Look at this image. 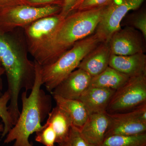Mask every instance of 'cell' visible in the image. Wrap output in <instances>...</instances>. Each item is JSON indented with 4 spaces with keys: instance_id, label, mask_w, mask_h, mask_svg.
<instances>
[{
    "instance_id": "1",
    "label": "cell",
    "mask_w": 146,
    "mask_h": 146,
    "mask_svg": "<svg viewBox=\"0 0 146 146\" xmlns=\"http://www.w3.org/2000/svg\"><path fill=\"white\" fill-rule=\"evenodd\" d=\"M23 29L0 33V62L5 71L10 99L8 107L13 114L20 111L18 99L21 91L31 90L35 78V61L30 60Z\"/></svg>"
},
{
    "instance_id": "2",
    "label": "cell",
    "mask_w": 146,
    "mask_h": 146,
    "mask_svg": "<svg viewBox=\"0 0 146 146\" xmlns=\"http://www.w3.org/2000/svg\"><path fill=\"white\" fill-rule=\"evenodd\" d=\"M108 5L70 13L60 23L48 44L34 60L41 66L53 63L76 42L94 34Z\"/></svg>"
},
{
    "instance_id": "3",
    "label": "cell",
    "mask_w": 146,
    "mask_h": 146,
    "mask_svg": "<svg viewBox=\"0 0 146 146\" xmlns=\"http://www.w3.org/2000/svg\"><path fill=\"white\" fill-rule=\"evenodd\" d=\"M35 78L34 85L28 96L27 91L21 95L22 109L17 121L9 130L4 143L14 141L12 146H33L29 141L31 134L42 128V123L52 110V99L42 89L41 65L34 60Z\"/></svg>"
},
{
    "instance_id": "4",
    "label": "cell",
    "mask_w": 146,
    "mask_h": 146,
    "mask_svg": "<svg viewBox=\"0 0 146 146\" xmlns=\"http://www.w3.org/2000/svg\"><path fill=\"white\" fill-rule=\"evenodd\" d=\"M95 33L76 42L53 63L41 66L42 82L50 93L77 68L84 58L101 43Z\"/></svg>"
},
{
    "instance_id": "5",
    "label": "cell",
    "mask_w": 146,
    "mask_h": 146,
    "mask_svg": "<svg viewBox=\"0 0 146 146\" xmlns=\"http://www.w3.org/2000/svg\"><path fill=\"white\" fill-rule=\"evenodd\" d=\"M61 9L59 5L35 7L21 3L11 6L0 12V33L24 28L40 18L58 14Z\"/></svg>"
},
{
    "instance_id": "6",
    "label": "cell",
    "mask_w": 146,
    "mask_h": 146,
    "mask_svg": "<svg viewBox=\"0 0 146 146\" xmlns=\"http://www.w3.org/2000/svg\"><path fill=\"white\" fill-rule=\"evenodd\" d=\"M146 104V75L131 77L115 91L106 112L109 114L130 111Z\"/></svg>"
},
{
    "instance_id": "7",
    "label": "cell",
    "mask_w": 146,
    "mask_h": 146,
    "mask_svg": "<svg viewBox=\"0 0 146 146\" xmlns=\"http://www.w3.org/2000/svg\"><path fill=\"white\" fill-rule=\"evenodd\" d=\"M145 0H113L108 5L94 33L101 42H108L121 28L122 21L129 11L139 8Z\"/></svg>"
},
{
    "instance_id": "8",
    "label": "cell",
    "mask_w": 146,
    "mask_h": 146,
    "mask_svg": "<svg viewBox=\"0 0 146 146\" xmlns=\"http://www.w3.org/2000/svg\"><path fill=\"white\" fill-rule=\"evenodd\" d=\"M64 18L59 13L46 16L23 28L29 53L34 59L46 46Z\"/></svg>"
},
{
    "instance_id": "9",
    "label": "cell",
    "mask_w": 146,
    "mask_h": 146,
    "mask_svg": "<svg viewBox=\"0 0 146 146\" xmlns=\"http://www.w3.org/2000/svg\"><path fill=\"white\" fill-rule=\"evenodd\" d=\"M108 115L109 125L105 138L112 135L131 136L146 133V104L128 112Z\"/></svg>"
},
{
    "instance_id": "10",
    "label": "cell",
    "mask_w": 146,
    "mask_h": 146,
    "mask_svg": "<svg viewBox=\"0 0 146 146\" xmlns=\"http://www.w3.org/2000/svg\"><path fill=\"white\" fill-rule=\"evenodd\" d=\"M143 36L131 27L120 29L108 41L111 54L127 56L145 53Z\"/></svg>"
},
{
    "instance_id": "11",
    "label": "cell",
    "mask_w": 146,
    "mask_h": 146,
    "mask_svg": "<svg viewBox=\"0 0 146 146\" xmlns=\"http://www.w3.org/2000/svg\"><path fill=\"white\" fill-rule=\"evenodd\" d=\"M92 77L77 68L57 85L51 94L65 99L78 100L90 85Z\"/></svg>"
},
{
    "instance_id": "12",
    "label": "cell",
    "mask_w": 146,
    "mask_h": 146,
    "mask_svg": "<svg viewBox=\"0 0 146 146\" xmlns=\"http://www.w3.org/2000/svg\"><path fill=\"white\" fill-rule=\"evenodd\" d=\"M111 54L108 42H101L84 58L77 68L85 71L91 77L96 76L109 66Z\"/></svg>"
},
{
    "instance_id": "13",
    "label": "cell",
    "mask_w": 146,
    "mask_h": 146,
    "mask_svg": "<svg viewBox=\"0 0 146 146\" xmlns=\"http://www.w3.org/2000/svg\"><path fill=\"white\" fill-rule=\"evenodd\" d=\"M109 125L107 112L94 113L89 115L86 121L79 130L89 144L98 146L104 139Z\"/></svg>"
},
{
    "instance_id": "14",
    "label": "cell",
    "mask_w": 146,
    "mask_h": 146,
    "mask_svg": "<svg viewBox=\"0 0 146 146\" xmlns=\"http://www.w3.org/2000/svg\"><path fill=\"white\" fill-rule=\"evenodd\" d=\"M109 66L129 78L146 75V55L145 53L127 56L111 54Z\"/></svg>"
},
{
    "instance_id": "15",
    "label": "cell",
    "mask_w": 146,
    "mask_h": 146,
    "mask_svg": "<svg viewBox=\"0 0 146 146\" xmlns=\"http://www.w3.org/2000/svg\"><path fill=\"white\" fill-rule=\"evenodd\" d=\"M115 90L89 86L79 98L86 108L89 115L106 112Z\"/></svg>"
},
{
    "instance_id": "16",
    "label": "cell",
    "mask_w": 146,
    "mask_h": 146,
    "mask_svg": "<svg viewBox=\"0 0 146 146\" xmlns=\"http://www.w3.org/2000/svg\"><path fill=\"white\" fill-rule=\"evenodd\" d=\"M56 105L68 113L71 118L73 125L78 129L85 123L89 116L86 108L77 100L65 99L57 95H52Z\"/></svg>"
},
{
    "instance_id": "17",
    "label": "cell",
    "mask_w": 146,
    "mask_h": 146,
    "mask_svg": "<svg viewBox=\"0 0 146 146\" xmlns=\"http://www.w3.org/2000/svg\"><path fill=\"white\" fill-rule=\"evenodd\" d=\"M46 122L51 125L56 134V143H60L66 139L73 125L70 117L56 105L51 110Z\"/></svg>"
},
{
    "instance_id": "18",
    "label": "cell",
    "mask_w": 146,
    "mask_h": 146,
    "mask_svg": "<svg viewBox=\"0 0 146 146\" xmlns=\"http://www.w3.org/2000/svg\"><path fill=\"white\" fill-rule=\"evenodd\" d=\"M129 77L108 66L102 72L91 78L89 86L117 90L126 82Z\"/></svg>"
},
{
    "instance_id": "19",
    "label": "cell",
    "mask_w": 146,
    "mask_h": 146,
    "mask_svg": "<svg viewBox=\"0 0 146 146\" xmlns=\"http://www.w3.org/2000/svg\"><path fill=\"white\" fill-rule=\"evenodd\" d=\"M98 146H146V133L135 136H107Z\"/></svg>"
},
{
    "instance_id": "20",
    "label": "cell",
    "mask_w": 146,
    "mask_h": 146,
    "mask_svg": "<svg viewBox=\"0 0 146 146\" xmlns=\"http://www.w3.org/2000/svg\"><path fill=\"white\" fill-rule=\"evenodd\" d=\"M10 99V94L7 90L0 97V117L1 118L3 123V130L2 132V138L6 136L13 126L7 106Z\"/></svg>"
},
{
    "instance_id": "21",
    "label": "cell",
    "mask_w": 146,
    "mask_h": 146,
    "mask_svg": "<svg viewBox=\"0 0 146 146\" xmlns=\"http://www.w3.org/2000/svg\"><path fill=\"white\" fill-rule=\"evenodd\" d=\"M35 141L45 146H55L56 134L50 125L46 122L36 133Z\"/></svg>"
},
{
    "instance_id": "22",
    "label": "cell",
    "mask_w": 146,
    "mask_h": 146,
    "mask_svg": "<svg viewBox=\"0 0 146 146\" xmlns=\"http://www.w3.org/2000/svg\"><path fill=\"white\" fill-rule=\"evenodd\" d=\"M57 146H94L89 144L82 136L78 128L72 125L68 136Z\"/></svg>"
},
{
    "instance_id": "23",
    "label": "cell",
    "mask_w": 146,
    "mask_h": 146,
    "mask_svg": "<svg viewBox=\"0 0 146 146\" xmlns=\"http://www.w3.org/2000/svg\"><path fill=\"white\" fill-rule=\"evenodd\" d=\"M113 0H84L76 9L83 10L109 4Z\"/></svg>"
},
{
    "instance_id": "24",
    "label": "cell",
    "mask_w": 146,
    "mask_h": 146,
    "mask_svg": "<svg viewBox=\"0 0 146 146\" xmlns=\"http://www.w3.org/2000/svg\"><path fill=\"white\" fill-rule=\"evenodd\" d=\"M64 0H21V3L35 7H45L52 5L62 6Z\"/></svg>"
},
{
    "instance_id": "25",
    "label": "cell",
    "mask_w": 146,
    "mask_h": 146,
    "mask_svg": "<svg viewBox=\"0 0 146 146\" xmlns=\"http://www.w3.org/2000/svg\"><path fill=\"white\" fill-rule=\"evenodd\" d=\"M132 24L135 28L138 29L146 39V14L145 12L141 13L133 19Z\"/></svg>"
},
{
    "instance_id": "26",
    "label": "cell",
    "mask_w": 146,
    "mask_h": 146,
    "mask_svg": "<svg viewBox=\"0 0 146 146\" xmlns=\"http://www.w3.org/2000/svg\"><path fill=\"white\" fill-rule=\"evenodd\" d=\"M78 1V0H64L59 15L63 18H65L68 16L71 13L72 9Z\"/></svg>"
},
{
    "instance_id": "27",
    "label": "cell",
    "mask_w": 146,
    "mask_h": 146,
    "mask_svg": "<svg viewBox=\"0 0 146 146\" xmlns=\"http://www.w3.org/2000/svg\"><path fill=\"white\" fill-rule=\"evenodd\" d=\"M21 3V0H0V12L11 6Z\"/></svg>"
},
{
    "instance_id": "28",
    "label": "cell",
    "mask_w": 146,
    "mask_h": 146,
    "mask_svg": "<svg viewBox=\"0 0 146 146\" xmlns=\"http://www.w3.org/2000/svg\"><path fill=\"white\" fill-rule=\"evenodd\" d=\"M5 73L4 69L0 62V97L2 95L3 88V80L2 76Z\"/></svg>"
},
{
    "instance_id": "29",
    "label": "cell",
    "mask_w": 146,
    "mask_h": 146,
    "mask_svg": "<svg viewBox=\"0 0 146 146\" xmlns=\"http://www.w3.org/2000/svg\"><path fill=\"white\" fill-rule=\"evenodd\" d=\"M84 0H78L76 3L75 5L73 7L72 9V11H71V12H72V11H74L76 10V8H77L78 7V6L80 5L81 4V3Z\"/></svg>"
},
{
    "instance_id": "30",
    "label": "cell",
    "mask_w": 146,
    "mask_h": 146,
    "mask_svg": "<svg viewBox=\"0 0 146 146\" xmlns=\"http://www.w3.org/2000/svg\"><path fill=\"white\" fill-rule=\"evenodd\" d=\"M3 130V125L0 123V132H2Z\"/></svg>"
}]
</instances>
